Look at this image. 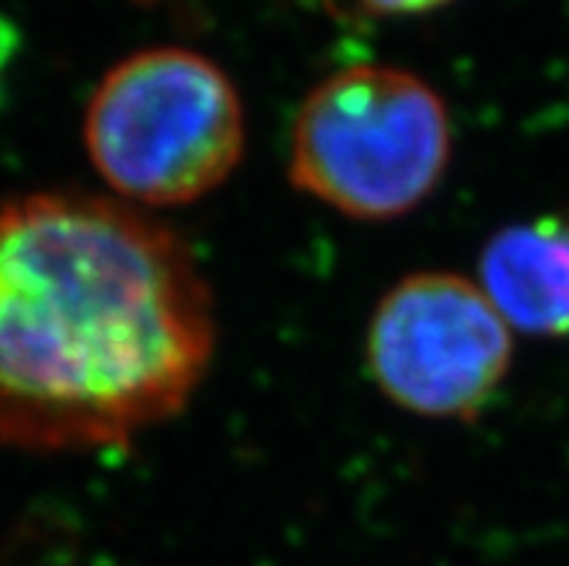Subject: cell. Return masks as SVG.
<instances>
[{
  "instance_id": "5b68a950",
  "label": "cell",
  "mask_w": 569,
  "mask_h": 566,
  "mask_svg": "<svg viewBox=\"0 0 569 566\" xmlns=\"http://www.w3.org/2000/svg\"><path fill=\"white\" fill-rule=\"evenodd\" d=\"M477 272L480 289L512 330L569 336V215H541L495 231Z\"/></svg>"
},
{
  "instance_id": "7a4b0ae2",
  "label": "cell",
  "mask_w": 569,
  "mask_h": 566,
  "mask_svg": "<svg viewBox=\"0 0 569 566\" xmlns=\"http://www.w3.org/2000/svg\"><path fill=\"white\" fill-rule=\"evenodd\" d=\"M455 125L428 81L390 64L327 76L289 130V180L353 220L411 215L451 166Z\"/></svg>"
},
{
  "instance_id": "52a82bcc",
  "label": "cell",
  "mask_w": 569,
  "mask_h": 566,
  "mask_svg": "<svg viewBox=\"0 0 569 566\" xmlns=\"http://www.w3.org/2000/svg\"><path fill=\"white\" fill-rule=\"evenodd\" d=\"M12 50H14V32L7 27V23L0 21V79H3V72H7Z\"/></svg>"
},
{
  "instance_id": "277c9868",
  "label": "cell",
  "mask_w": 569,
  "mask_h": 566,
  "mask_svg": "<svg viewBox=\"0 0 569 566\" xmlns=\"http://www.w3.org/2000/svg\"><path fill=\"white\" fill-rule=\"evenodd\" d=\"M512 327L477 280L417 272L370 316L368 374L397 408L466 423L483 414L512 367Z\"/></svg>"
},
{
  "instance_id": "8992f818",
  "label": "cell",
  "mask_w": 569,
  "mask_h": 566,
  "mask_svg": "<svg viewBox=\"0 0 569 566\" xmlns=\"http://www.w3.org/2000/svg\"><path fill=\"white\" fill-rule=\"evenodd\" d=\"M361 7L373 14H390V18H405V14H426L433 9L448 7L451 0H359Z\"/></svg>"
},
{
  "instance_id": "3957f363",
  "label": "cell",
  "mask_w": 569,
  "mask_h": 566,
  "mask_svg": "<svg viewBox=\"0 0 569 566\" xmlns=\"http://www.w3.org/2000/svg\"><path fill=\"white\" fill-rule=\"evenodd\" d=\"M84 145L122 202L182 206L223 186L240 166L246 110L211 58L151 47L104 72L87 105Z\"/></svg>"
},
{
  "instance_id": "6da1fadb",
  "label": "cell",
  "mask_w": 569,
  "mask_h": 566,
  "mask_svg": "<svg viewBox=\"0 0 569 566\" xmlns=\"http://www.w3.org/2000/svg\"><path fill=\"white\" fill-rule=\"evenodd\" d=\"M214 347L209 280L166 222L81 191L0 206V443L122 448L186 408Z\"/></svg>"
}]
</instances>
